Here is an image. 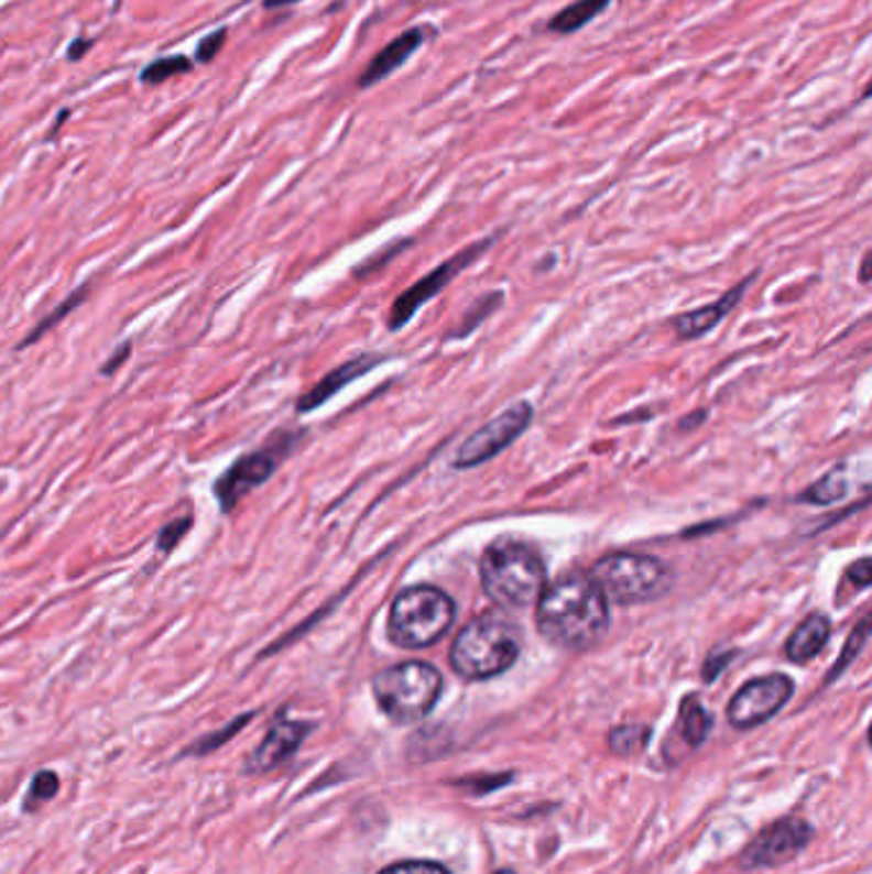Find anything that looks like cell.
Masks as SVG:
<instances>
[{
  "instance_id": "6da1fadb",
  "label": "cell",
  "mask_w": 872,
  "mask_h": 874,
  "mask_svg": "<svg viewBox=\"0 0 872 874\" xmlns=\"http://www.w3.org/2000/svg\"><path fill=\"white\" fill-rule=\"evenodd\" d=\"M537 630L551 645L584 653L597 645L609 630V603L591 576L566 573L545 583L535 601Z\"/></svg>"
},
{
  "instance_id": "7a4b0ae2",
  "label": "cell",
  "mask_w": 872,
  "mask_h": 874,
  "mask_svg": "<svg viewBox=\"0 0 872 874\" xmlns=\"http://www.w3.org/2000/svg\"><path fill=\"white\" fill-rule=\"evenodd\" d=\"M548 583L545 562L533 545L499 537L481 555L483 593L499 607L520 611L533 607Z\"/></svg>"
},
{
  "instance_id": "3957f363",
  "label": "cell",
  "mask_w": 872,
  "mask_h": 874,
  "mask_svg": "<svg viewBox=\"0 0 872 874\" xmlns=\"http://www.w3.org/2000/svg\"><path fill=\"white\" fill-rule=\"evenodd\" d=\"M517 626L494 614L473 619L458 632L450 647V665L466 680H487L517 663L520 657Z\"/></svg>"
},
{
  "instance_id": "277c9868",
  "label": "cell",
  "mask_w": 872,
  "mask_h": 874,
  "mask_svg": "<svg viewBox=\"0 0 872 874\" xmlns=\"http://www.w3.org/2000/svg\"><path fill=\"white\" fill-rule=\"evenodd\" d=\"M456 619V603L435 586H412L396 596L386 634L396 647L423 649L438 642Z\"/></svg>"
},
{
  "instance_id": "5b68a950",
  "label": "cell",
  "mask_w": 872,
  "mask_h": 874,
  "mask_svg": "<svg viewBox=\"0 0 872 874\" xmlns=\"http://www.w3.org/2000/svg\"><path fill=\"white\" fill-rule=\"evenodd\" d=\"M371 686H374L379 709L396 724L425 719L443 693L440 673L419 659L384 667L382 673L374 675Z\"/></svg>"
},
{
  "instance_id": "8992f818",
  "label": "cell",
  "mask_w": 872,
  "mask_h": 874,
  "mask_svg": "<svg viewBox=\"0 0 872 874\" xmlns=\"http://www.w3.org/2000/svg\"><path fill=\"white\" fill-rule=\"evenodd\" d=\"M591 581L617 603H645L668 593L671 570L653 555L612 553L591 568Z\"/></svg>"
},
{
  "instance_id": "52a82bcc",
  "label": "cell",
  "mask_w": 872,
  "mask_h": 874,
  "mask_svg": "<svg viewBox=\"0 0 872 874\" xmlns=\"http://www.w3.org/2000/svg\"><path fill=\"white\" fill-rule=\"evenodd\" d=\"M295 440L297 437L292 433H280L274 435V440L264 445V448L238 456L233 463L218 476L216 483H212V494L218 499L220 512L231 514L236 506L243 502L246 494H251V491H257L261 483L272 479L274 471L282 463V458L287 456Z\"/></svg>"
},
{
  "instance_id": "ba28073f",
  "label": "cell",
  "mask_w": 872,
  "mask_h": 874,
  "mask_svg": "<svg viewBox=\"0 0 872 874\" xmlns=\"http://www.w3.org/2000/svg\"><path fill=\"white\" fill-rule=\"evenodd\" d=\"M793 696V680L788 675L775 673L755 678L737 690L727 706L729 724L737 729H752L773 719Z\"/></svg>"
},
{
  "instance_id": "9c48e42d",
  "label": "cell",
  "mask_w": 872,
  "mask_h": 874,
  "mask_svg": "<svg viewBox=\"0 0 872 874\" xmlns=\"http://www.w3.org/2000/svg\"><path fill=\"white\" fill-rule=\"evenodd\" d=\"M530 419H533V407L527 402L512 404L510 409H504L502 415L491 419L489 425H483L481 430H476L469 440H466L456 452L454 466L456 468H473L487 463L502 452L506 445H512L517 437L527 430Z\"/></svg>"
},
{
  "instance_id": "30bf717a",
  "label": "cell",
  "mask_w": 872,
  "mask_h": 874,
  "mask_svg": "<svg viewBox=\"0 0 872 874\" xmlns=\"http://www.w3.org/2000/svg\"><path fill=\"white\" fill-rule=\"evenodd\" d=\"M814 837V829L800 818H781L778 823H773L771 829H765L752 844L742 852V867L744 870H760V867H775L804 852L808 841Z\"/></svg>"
},
{
  "instance_id": "8fae6325",
  "label": "cell",
  "mask_w": 872,
  "mask_h": 874,
  "mask_svg": "<svg viewBox=\"0 0 872 874\" xmlns=\"http://www.w3.org/2000/svg\"><path fill=\"white\" fill-rule=\"evenodd\" d=\"M313 731V724L307 721H295L280 713L269 726L266 736L261 739V744L253 750L249 762L243 765L246 775H264L272 773L280 765H284L299 746H303L305 736Z\"/></svg>"
},
{
  "instance_id": "7c38bea8",
  "label": "cell",
  "mask_w": 872,
  "mask_h": 874,
  "mask_svg": "<svg viewBox=\"0 0 872 874\" xmlns=\"http://www.w3.org/2000/svg\"><path fill=\"white\" fill-rule=\"evenodd\" d=\"M433 34L435 31L430 26H412L407 31H402V34H396L390 44L382 46V50L371 57L367 69H363L359 79H356V85H359L361 90H367V87H374L382 83V79L394 75L396 69L407 65L412 54H415L417 50H423L427 36H433Z\"/></svg>"
},
{
  "instance_id": "4fadbf2b",
  "label": "cell",
  "mask_w": 872,
  "mask_h": 874,
  "mask_svg": "<svg viewBox=\"0 0 872 874\" xmlns=\"http://www.w3.org/2000/svg\"><path fill=\"white\" fill-rule=\"evenodd\" d=\"M489 245V241L487 243H479V245H473V249H469V251H461L458 253L456 259H450V261H446V264H443L440 269H435V272L427 276V280H423L419 284H415V287H412L410 292H404L400 299H396V305H394V309H392V328H400V325H404L410 320L412 315H415V309L423 305V302H427L433 297L435 292H438L443 284H446L450 276H454L458 269L461 266H466L469 264V261H473V256L476 253H479L481 249H487Z\"/></svg>"
},
{
  "instance_id": "5bb4252c",
  "label": "cell",
  "mask_w": 872,
  "mask_h": 874,
  "mask_svg": "<svg viewBox=\"0 0 872 874\" xmlns=\"http://www.w3.org/2000/svg\"><path fill=\"white\" fill-rule=\"evenodd\" d=\"M709 729H711V713L704 709L699 698L696 696L684 698L676 729H673L671 739L665 742V760L678 762L686 752L701 746L704 739L709 734Z\"/></svg>"
},
{
  "instance_id": "9a60e30c",
  "label": "cell",
  "mask_w": 872,
  "mask_h": 874,
  "mask_svg": "<svg viewBox=\"0 0 872 874\" xmlns=\"http://www.w3.org/2000/svg\"><path fill=\"white\" fill-rule=\"evenodd\" d=\"M379 363V359H369V356H361V359H353V361H348V363H344V365H338L336 371H330L328 376H325L320 384H315L310 392H307L303 400L297 402V412H313V409H317L320 407V404H325L330 400V396H336L340 389L344 386H348L351 384V381H356L361 376V373H367V371H371L374 369V365Z\"/></svg>"
},
{
  "instance_id": "2e32d148",
  "label": "cell",
  "mask_w": 872,
  "mask_h": 874,
  "mask_svg": "<svg viewBox=\"0 0 872 874\" xmlns=\"http://www.w3.org/2000/svg\"><path fill=\"white\" fill-rule=\"evenodd\" d=\"M750 280H744L742 284H737L732 292H727L724 297L719 302H713L709 307H701V309H694V313H686L680 315L676 320V330L680 338H699L704 332L717 328V325L724 320V315H729V309H732L737 302H740L742 292L748 289Z\"/></svg>"
},
{
  "instance_id": "e0dca14e",
  "label": "cell",
  "mask_w": 872,
  "mask_h": 874,
  "mask_svg": "<svg viewBox=\"0 0 872 874\" xmlns=\"http://www.w3.org/2000/svg\"><path fill=\"white\" fill-rule=\"evenodd\" d=\"M831 634V624L824 614H811L806 616L804 622L796 626V632L791 634L786 655L791 663H806V659H814L816 655L827 647Z\"/></svg>"
},
{
  "instance_id": "ac0fdd59",
  "label": "cell",
  "mask_w": 872,
  "mask_h": 874,
  "mask_svg": "<svg viewBox=\"0 0 872 874\" xmlns=\"http://www.w3.org/2000/svg\"><path fill=\"white\" fill-rule=\"evenodd\" d=\"M609 3H612V0H574V3L560 8L545 29H548L551 34H560V36L576 34V31L589 26L597 15L604 13Z\"/></svg>"
},
{
  "instance_id": "d6986e66",
  "label": "cell",
  "mask_w": 872,
  "mask_h": 874,
  "mask_svg": "<svg viewBox=\"0 0 872 874\" xmlns=\"http://www.w3.org/2000/svg\"><path fill=\"white\" fill-rule=\"evenodd\" d=\"M87 294H90V282L87 284H83V287H77L73 294H67V299L65 302H59L57 307L52 309L50 315H44L42 320H39V325L34 330L29 332V338H23L21 343H19V351H23V348H29V346H34L39 338H44V332H50L52 328H57V325L65 320V317L73 313V309H77L79 305H83V302L87 299Z\"/></svg>"
},
{
  "instance_id": "ffe728a7",
  "label": "cell",
  "mask_w": 872,
  "mask_h": 874,
  "mask_svg": "<svg viewBox=\"0 0 872 874\" xmlns=\"http://www.w3.org/2000/svg\"><path fill=\"white\" fill-rule=\"evenodd\" d=\"M650 742V729L642 724H624L609 731V750L614 754H640Z\"/></svg>"
},
{
  "instance_id": "44dd1931",
  "label": "cell",
  "mask_w": 872,
  "mask_h": 874,
  "mask_svg": "<svg viewBox=\"0 0 872 874\" xmlns=\"http://www.w3.org/2000/svg\"><path fill=\"white\" fill-rule=\"evenodd\" d=\"M253 717H257V713H253V711L241 713V717H236V719L231 721V724L224 726V729H218L216 734H208V736L197 739V742H195L193 746H187L185 754H189V757H203V754L216 752L218 746H224L226 742H231V739L238 734V731H241L246 724H249V721H251Z\"/></svg>"
},
{
  "instance_id": "7402d4cb",
  "label": "cell",
  "mask_w": 872,
  "mask_h": 874,
  "mask_svg": "<svg viewBox=\"0 0 872 874\" xmlns=\"http://www.w3.org/2000/svg\"><path fill=\"white\" fill-rule=\"evenodd\" d=\"M193 69V59L182 57V54H174V57H159L152 65L141 69V83L144 85H162L166 79L185 75Z\"/></svg>"
},
{
  "instance_id": "603a6c76",
  "label": "cell",
  "mask_w": 872,
  "mask_h": 874,
  "mask_svg": "<svg viewBox=\"0 0 872 874\" xmlns=\"http://www.w3.org/2000/svg\"><path fill=\"white\" fill-rule=\"evenodd\" d=\"M59 793V777L57 773H52V769H42V773L34 775V780L29 785V796L23 800V810L26 813H34L44 806V802H50L54 796Z\"/></svg>"
},
{
  "instance_id": "cb8c5ba5",
  "label": "cell",
  "mask_w": 872,
  "mask_h": 874,
  "mask_svg": "<svg viewBox=\"0 0 872 874\" xmlns=\"http://www.w3.org/2000/svg\"><path fill=\"white\" fill-rule=\"evenodd\" d=\"M847 481L842 479V468L835 473L824 476V479L816 483L814 489H808L804 494V502H814V504H831V502H839V499L847 496Z\"/></svg>"
},
{
  "instance_id": "d4e9b609",
  "label": "cell",
  "mask_w": 872,
  "mask_h": 874,
  "mask_svg": "<svg viewBox=\"0 0 872 874\" xmlns=\"http://www.w3.org/2000/svg\"><path fill=\"white\" fill-rule=\"evenodd\" d=\"M193 529V516H177V520L166 522L156 535V550L170 555L172 550H177V545L185 539L187 532Z\"/></svg>"
},
{
  "instance_id": "484cf974",
  "label": "cell",
  "mask_w": 872,
  "mask_h": 874,
  "mask_svg": "<svg viewBox=\"0 0 872 874\" xmlns=\"http://www.w3.org/2000/svg\"><path fill=\"white\" fill-rule=\"evenodd\" d=\"M865 640H868V619H862V622L858 624V630H854V634L850 637V642H847L844 653H842V657H839V665L835 667V673L829 675V680H831V678H837V675L842 673L847 665H850V659L858 657L860 649L865 647Z\"/></svg>"
},
{
  "instance_id": "4316f807",
  "label": "cell",
  "mask_w": 872,
  "mask_h": 874,
  "mask_svg": "<svg viewBox=\"0 0 872 874\" xmlns=\"http://www.w3.org/2000/svg\"><path fill=\"white\" fill-rule=\"evenodd\" d=\"M379 874H450L438 862H396Z\"/></svg>"
},
{
  "instance_id": "83f0119b",
  "label": "cell",
  "mask_w": 872,
  "mask_h": 874,
  "mask_svg": "<svg viewBox=\"0 0 872 874\" xmlns=\"http://www.w3.org/2000/svg\"><path fill=\"white\" fill-rule=\"evenodd\" d=\"M226 36H228V31H226V29H218V31H212V34H210L208 39H203V42L197 44L195 62H212V59H216V57H218V52L224 50Z\"/></svg>"
},
{
  "instance_id": "f1b7e54d",
  "label": "cell",
  "mask_w": 872,
  "mask_h": 874,
  "mask_svg": "<svg viewBox=\"0 0 872 874\" xmlns=\"http://www.w3.org/2000/svg\"><path fill=\"white\" fill-rule=\"evenodd\" d=\"M847 583H852V591H862L870 586V558H862L847 570Z\"/></svg>"
},
{
  "instance_id": "f546056e",
  "label": "cell",
  "mask_w": 872,
  "mask_h": 874,
  "mask_svg": "<svg viewBox=\"0 0 872 874\" xmlns=\"http://www.w3.org/2000/svg\"><path fill=\"white\" fill-rule=\"evenodd\" d=\"M131 348H133L131 343H121V346H118L116 351H113V356H110V359L100 365V373H102V376H113V373H116L118 369H121V365H123L126 361H129Z\"/></svg>"
},
{
  "instance_id": "4dcf8cb0",
  "label": "cell",
  "mask_w": 872,
  "mask_h": 874,
  "mask_svg": "<svg viewBox=\"0 0 872 874\" xmlns=\"http://www.w3.org/2000/svg\"><path fill=\"white\" fill-rule=\"evenodd\" d=\"M90 46H92L90 39H83V36L75 39V42L69 44V50H67V59H69V62H77L79 57H83L85 52H90Z\"/></svg>"
},
{
  "instance_id": "1f68e13d",
  "label": "cell",
  "mask_w": 872,
  "mask_h": 874,
  "mask_svg": "<svg viewBox=\"0 0 872 874\" xmlns=\"http://www.w3.org/2000/svg\"><path fill=\"white\" fill-rule=\"evenodd\" d=\"M299 0H264V8L269 11H274V8H287V6H295Z\"/></svg>"
},
{
  "instance_id": "d6a6232c",
  "label": "cell",
  "mask_w": 872,
  "mask_h": 874,
  "mask_svg": "<svg viewBox=\"0 0 872 874\" xmlns=\"http://www.w3.org/2000/svg\"><path fill=\"white\" fill-rule=\"evenodd\" d=\"M67 116H69V110H62V113L57 116V123H54V129H52V136L54 133H57V129L62 125V121H67Z\"/></svg>"
},
{
  "instance_id": "836d02e7",
  "label": "cell",
  "mask_w": 872,
  "mask_h": 874,
  "mask_svg": "<svg viewBox=\"0 0 872 874\" xmlns=\"http://www.w3.org/2000/svg\"><path fill=\"white\" fill-rule=\"evenodd\" d=\"M494 874H514L512 870H499V872H494Z\"/></svg>"
}]
</instances>
